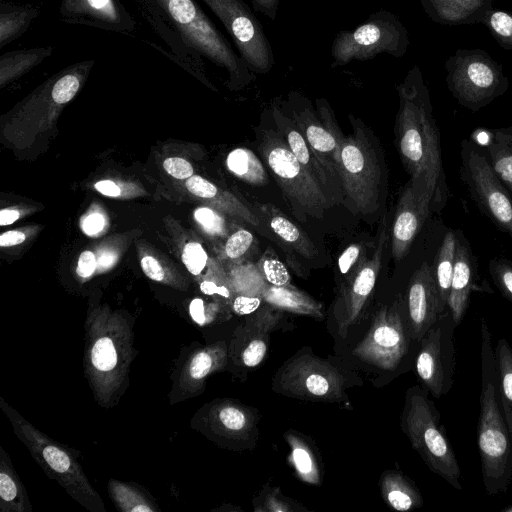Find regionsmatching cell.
<instances>
[{"instance_id": "6da1fadb", "label": "cell", "mask_w": 512, "mask_h": 512, "mask_svg": "<svg viewBox=\"0 0 512 512\" xmlns=\"http://www.w3.org/2000/svg\"><path fill=\"white\" fill-rule=\"evenodd\" d=\"M170 48V55L206 85L203 58L225 70L231 90L256 80L244 60L195 0H131Z\"/></svg>"}, {"instance_id": "7a4b0ae2", "label": "cell", "mask_w": 512, "mask_h": 512, "mask_svg": "<svg viewBox=\"0 0 512 512\" xmlns=\"http://www.w3.org/2000/svg\"><path fill=\"white\" fill-rule=\"evenodd\" d=\"M396 89L399 108L394 135L399 157L410 178L427 188L433 213H440L451 193L443 167L440 132L418 65L408 71Z\"/></svg>"}, {"instance_id": "3957f363", "label": "cell", "mask_w": 512, "mask_h": 512, "mask_svg": "<svg viewBox=\"0 0 512 512\" xmlns=\"http://www.w3.org/2000/svg\"><path fill=\"white\" fill-rule=\"evenodd\" d=\"M481 389L477 445L482 480L488 495L505 493L512 479V436L502 410L491 332L480 324Z\"/></svg>"}, {"instance_id": "277c9868", "label": "cell", "mask_w": 512, "mask_h": 512, "mask_svg": "<svg viewBox=\"0 0 512 512\" xmlns=\"http://www.w3.org/2000/svg\"><path fill=\"white\" fill-rule=\"evenodd\" d=\"M352 133L339 148L343 204L353 214L372 221L385 207L388 170L380 141L356 116L349 114Z\"/></svg>"}, {"instance_id": "5b68a950", "label": "cell", "mask_w": 512, "mask_h": 512, "mask_svg": "<svg viewBox=\"0 0 512 512\" xmlns=\"http://www.w3.org/2000/svg\"><path fill=\"white\" fill-rule=\"evenodd\" d=\"M260 155L269 168L293 215L300 221L322 219L334 206L318 181L297 160L289 146L272 128H255Z\"/></svg>"}, {"instance_id": "8992f818", "label": "cell", "mask_w": 512, "mask_h": 512, "mask_svg": "<svg viewBox=\"0 0 512 512\" xmlns=\"http://www.w3.org/2000/svg\"><path fill=\"white\" fill-rule=\"evenodd\" d=\"M421 386L408 388L401 413V429L431 472L457 490L461 471L440 413Z\"/></svg>"}, {"instance_id": "52a82bcc", "label": "cell", "mask_w": 512, "mask_h": 512, "mask_svg": "<svg viewBox=\"0 0 512 512\" xmlns=\"http://www.w3.org/2000/svg\"><path fill=\"white\" fill-rule=\"evenodd\" d=\"M357 375L304 347L275 373L272 390L287 397L313 402H342L346 389L357 384Z\"/></svg>"}, {"instance_id": "ba28073f", "label": "cell", "mask_w": 512, "mask_h": 512, "mask_svg": "<svg viewBox=\"0 0 512 512\" xmlns=\"http://www.w3.org/2000/svg\"><path fill=\"white\" fill-rule=\"evenodd\" d=\"M445 81L462 107L478 112L509 88L503 65L484 49L459 48L444 62Z\"/></svg>"}, {"instance_id": "9c48e42d", "label": "cell", "mask_w": 512, "mask_h": 512, "mask_svg": "<svg viewBox=\"0 0 512 512\" xmlns=\"http://www.w3.org/2000/svg\"><path fill=\"white\" fill-rule=\"evenodd\" d=\"M1 405L15 434L27 446L46 474L88 510L104 512L103 501L90 485L73 455L27 422L9 405H5L3 401Z\"/></svg>"}, {"instance_id": "30bf717a", "label": "cell", "mask_w": 512, "mask_h": 512, "mask_svg": "<svg viewBox=\"0 0 512 512\" xmlns=\"http://www.w3.org/2000/svg\"><path fill=\"white\" fill-rule=\"evenodd\" d=\"M410 45L409 34L400 19L381 9L354 30L337 32L331 46V67L345 66L352 61H367L380 54L403 57Z\"/></svg>"}, {"instance_id": "8fae6325", "label": "cell", "mask_w": 512, "mask_h": 512, "mask_svg": "<svg viewBox=\"0 0 512 512\" xmlns=\"http://www.w3.org/2000/svg\"><path fill=\"white\" fill-rule=\"evenodd\" d=\"M460 178L479 210L512 245V195L492 169L481 145L465 138L460 144Z\"/></svg>"}, {"instance_id": "7c38bea8", "label": "cell", "mask_w": 512, "mask_h": 512, "mask_svg": "<svg viewBox=\"0 0 512 512\" xmlns=\"http://www.w3.org/2000/svg\"><path fill=\"white\" fill-rule=\"evenodd\" d=\"M412 339L405 308L399 295L390 305L381 306L352 355L381 370L394 371L409 351ZM418 343V342H416Z\"/></svg>"}, {"instance_id": "4fadbf2b", "label": "cell", "mask_w": 512, "mask_h": 512, "mask_svg": "<svg viewBox=\"0 0 512 512\" xmlns=\"http://www.w3.org/2000/svg\"><path fill=\"white\" fill-rule=\"evenodd\" d=\"M281 106L297 124L319 161L342 189L339 148L345 136L328 101L318 98L315 110L307 97L291 91Z\"/></svg>"}, {"instance_id": "5bb4252c", "label": "cell", "mask_w": 512, "mask_h": 512, "mask_svg": "<svg viewBox=\"0 0 512 512\" xmlns=\"http://www.w3.org/2000/svg\"><path fill=\"white\" fill-rule=\"evenodd\" d=\"M457 328L447 308L427 330L419 342L415 370L421 387L435 399L446 395L454 383Z\"/></svg>"}, {"instance_id": "9a60e30c", "label": "cell", "mask_w": 512, "mask_h": 512, "mask_svg": "<svg viewBox=\"0 0 512 512\" xmlns=\"http://www.w3.org/2000/svg\"><path fill=\"white\" fill-rule=\"evenodd\" d=\"M123 325L94 324L89 333L88 374L98 397L105 401L120 388L129 367L130 335Z\"/></svg>"}, {"instance_id": "2e32d148", "label": "cell", "mask_w": 512, "mask_h": 512, "mask_svg": "<svg viewBox=\"0 0 512 512\" xmlns=\"http://www.w3.org/2000/svg\"><path fill=\"white\" fill-rule=\"evenodd\" d=\"M221 21L240 57L255 74H268L275 57L261 22L243 0H201Z\"/></svg>"}, {"instance_id": "e0dca14e", "label": "cell", "mask_w": 512, "mask_h": 512, "mask_svg": "<svg viewBox=\"0 0 512 512\" xmlns=\"http://www.w3.org/2000/svg\"><path fill=\"white\" fill-rule=\"evenodd\" d=\"M388 238L386 215L384 214L377 231L376 245L372 255L367 258L349 281L340 284L333 305V314L338 333L343 338L347 336L348 330L361 320L373 296Z\"/></svg>"}, {"instance_id": "ac0fdd59", "label": "cell", "mask_w": 512, "mask_h": 512, "mask_svg": "<svg viewBox=\"0 0 512 512\" xmlns=\"http://www.w3.org/2000/svg\"><path fill=\"white\" fill-rule=\"evenodd\" d=\"M431 213L432 201L427 188L409 178L399 196L392 223L391 254L395 262L409 253Z\"/></svg>"}, {"instance_id": "d6986e66", "label": "cell", "mask_w": 512, "mask_h": 512, "mask_svg": "<svg viewBox=\"0 0 512 512\" xmlns=\"http://www.w3.org/2000/svg\"><path fill=\"white\" fill-rule=\"evenodd\" d=\"M59 14L68 24L124 34L136 24L121 0H60Z\"/></svg>"}, {"instance_id": "ffe728a7", "label": "cell", "mask_w": 512, "mask_h": 512, "mask_svg": "<svg viewBox=\"0 0 512 512\" xmlns=\"http://www.w3.org/2000/svg\"><path fill=\"white\" fill-rule=\"evenodd\" d=\"M282 317V311L264 302L235 330L232 352L242 366L255 368L263 362L268 352L270 334Z\"/></svg>"}, {"instance_id": "44dd1931", "label": "cell", "mask_w": 512, "mask_h": 512, "mask_svg": "<svg viewBox=\"0 0 512 512\" xmlns=\"http://www.w3.org/2000/svg\"><path fill=\"white\" fill-rule=\"evenodd\" d=\"M259 412L238 401L225 400L213 405L209 412L212 432L234 449H253L259 439Z\"/></svg>"}, {"instance_id": "7402d4cb", "label": "cell", "mask_w": 512, "mask_h": 512, "mask_svg": "<svg viewBox=\"0 0 512 512\" xmlns=\"http://www.w3.org/2000/svg\"><path fill=\"white\" fill-rule=\"evenodd\" d=\"M278 133L285 140L290 150L302 166L318 181L331 202L343 203V192L322 165L304 138L300 129L290 115L278 103H273L269 109Z\"/></svg>"}, {"instance_id": "603a6c76", "label": "cell", "mask_w": 512, "mask_h": 512, "mask_svg": "<svg viewBox=\"0 0 512 512\" xmlns=\"http://www.w3.org/2000/svg\"><path fill=\"white\" fill-rule=\"evenodd\" d=\"M405 308L411 337L419 343L440 315L433 268L428 262H423L410 278Z\"/></svg>"}, {"instance_id": "cb8c5ba5", "label": "cell", "mask_w": 512, "mask_h": 512, "mask_svg": "<svg viewBox=\"0 0 512 512\" xmlns=\"http://www.w3.org/2000/svg\"><path fill=\"white\" fill-rule=\"evenodd\" d=\"M253 207L267 230V237L276 241L287 257L291 250L306 259L318 256V249L313 241L280 209L270 203Z\"/></svg>"}, {"instance_id": "d4e9b609", "label": "cell", "mask_w": 512, "mask_h": 512, "mask_svg": "<svg viewBox=\"0 0 512 512\" xmlns=\"http://www.w3.org/2000/svg\"><path fill=\"white\" fill-rule=\"evenodd\" d=\"M457 232V251L447 308L458 326L466 315L471 293L476 287L477 261L468 241L460 230Z\"/></svg>"}, {"instance_id": "484cf974", "label": "cell", "mask_w": 512, "mask_h": 512, "mask_svg": "<svg viewBox=\"0 0 512 512\" xmlns=\"http://www.w3.org/2000/svg\"><path fill=\"white\" fill-rule=\"evenodd\" d=\"M494 0H419L435 23L447 26L482 24Z\"/></svg>"}, {"instance_id": "4316f807", "label": "cell", "mask_w": 512, "mask_h": 512, "mask_svg": "<svg viewBox=\"0 0 512 512\" xmlns=\"http://www.w3.org/2000/svg\"><path fill=\"white\" fill-rule=\"evenodd\" d=\"M262 299L282 312L309 316L318 320L325 318L323 305L293 285L273 286L267 284L262 292Z\"/></svg>"}, {"instance_id": "83f0119b", "label": "cell", "mask_w": 512, "mask_h": 512, "mask_svg": "<svg viewBox=\"0 0 512 512\" xmlns=\"http://www.w3.org/2000/svg\"><path fill=\"white\" fill-rule=\"evenodd\" d=\"M380 490L386 504L396 511L406 512L423 506V497L418 487L399 470H386L382 473Z\"/></svg>"}, {"instance_id": "f1b7e54d", "label": "cell", "mask_w": 512, "mask_h": 512, "mask_svg": "<svg viewBox=\"0 0 512 512\" xmlns=\"http://www.w3.org/2000/svg\"><path fill=\"white\" fill-rule=\"evenodd\" d=\"M485 133L488 140L481 146L492 169L512 195V125Z\"/></svg>"}, {"instance_id": "f546056e", "label": "cell", "mask_w": 512, "mask_h": 512, "mask_svg": "<svg viewBox=\"0 0 512 512\" xmlns=\"http://www.w3.org/2000/svg\"><path fill=\"white\" fill-rule=\"evenodd\" d=\"M457 243L458 232L447 230L437 250L434 264L432 265L440 314L447 309L454 272Z\"/></svg>"}, {"instance_id": "4dcf8cb0", "label": "cell", "mask_w": 512, "mask_h": 512, "mask_svg": "<svg viewBox=\"0 0 512 512\" xmlns=\"http://www.w3.org/2000/svg\"><path fill=\"white\" fill-rule=\"evenodd\" d=\"M54 48L52 46L33 47L7 51L0 55V87L31 71L50 57Z\"/></svg>"}, {"instance_id": "1f68e13d", "label": "cell", "mask_w": 512, "mask_h": 512, "mask_svg": "<svg viewBox=\"0 0 512 512\" xmlns=\"http://www.w3.org/2000/svg\"><path fill=\"white\" fill-rule=\"evenodd\" d=\"M289 445V460L300 480L311 485H320L322 471L316 451L310 443L296 431L285 433Z\"/></svg>"}, {"instance_id": "d6a6232c", "label": "cell", "mask_w": 512, "mask_h": 512, "mask_svg": "<svg viewBox=\"0 0 512 512\" xmlns=\"http://www.w3.org/2000/svg\"><path fill=\"white\" fill-rule=\"evenodd\" d=\"M40 9L31 4L0 1V48L17 40L39 16Z\"/></svg>"}, {"instance_id": "836d02e7", "label": "cell", "mask_w": 512, "mask_h": 512, "mask_svg": "<svg viewBox=\"0 0 512 512\" xmlns=\"http://www.w3.org/2000/svg\"><path fill=\"white\" fill-rule=\"evenodd\" d=\"M228 359L224 342L207 346L196 352L188 362L186 375L191 389H198L211 373L222 369Z\"/></svg>"}, {"instance_id": "e575fe53", "label": "cell", "mask_w": 512, "mask_h": 512, "mask_svg": "<svg viewBox=\"0 0 512 512\" xmlns=\"http://www.w3.org/2000/svg\"><path fill=\"white\" fill-rule=\"evenodd\" d=\"M494 356L498 373L500 402L512 436V348L505 338H500L494 347Z\"/></svg>"}, {"instance_id": "d590c367", "label": "cell", "mask_w": 512, "mask_h": 512, "mask_svg": "<svg viewBox=\"0 0 512 512\" xmlns=\"http://www.w3.org/2000/svg\"><path fill=\"white\" fill-rule=\"evenodd\" d=\"M226 165L232 174L250 185L263 186L269 181L263 163L248 148L238 147L230 151Z\"/></svg>"}, {"instance_id": "8d00e7d4", "label": "cell", "mask_w": 512, "mask_h": 512, "mask_svg": "<svg viewBox=\"0 0 512 512\" xmlns=\"http://www.w3.org/2000/svg\"><path fill=\"white\" fill-rule=\"evenodd\" d=\"M0 469V499L2 511H30L23 486L12 469L9 459L2 450Z\"/></svg>"}, {"instance_id": "74e56055", "label": "cell", "mask_w": 512, "mask_h": 512, "mask_svg": "<svg viewBox=\"0 0 512 512\" xmlns=\"http://www.w3.org/2000/svg\"><path fill=\"white\" fill-rule=\"evenodd\" d=\"M109 493L119 510L126 512H151L156 510L136 489L116 480H110Z\"/></svg>"}, {"instance_id": "f35d334b", "label": "cell", "mask_w": 512, "mask_h": 512, "mask_svg": "<svg viewBox=\"0 0 512 512\" xmlns=\"http://www.w3.org/2000/svg\"><path fill=\"white\" fill-rule=\"evenodd\" d=\"M482 24L502 49L512 50L511 12L493 8L485 15Z\"/></svg>"}, {"instance_id": "ab89813d", "label": "cell", "mask_w": 512, "mask_h": 512, "mask_svg": "<svg viewBox=\"0 0 512 512\" xmlns=\"http://www.w3.org/2000/svg\"><path fill=\"white\" fill-rule=\"evenodd\" d=\"M368 257L366 243H352L345 248L337 260L340 284L349 281Z\"/></svg>"}, {"instance_id": "60d3db41", "label": "cell", "mask_w": 512, "mask_h": 512, "mask_svg": "<svg viewBox=\"0 0 512 512\" xmlns=\"http://www.w3.org/2000/svg\"><path fill=\"white\" fill-rule=\"evenodd\" d=\"M306 510L298 503L283 496L278 488H268L254 500L256 512H292Z\"/></svg>"}, {"instance_id": "b9f144b4", "label": "cell", "mask_w": 512, "mask_h": 512, "mask_svg": "<svg viewBox=\"0 0 512 512\" xmlns=\"http://www.w3.org/2000/svg\"><path fill=\"white\" fill-rule=\"evenodd\" d=\"M257 269L269 285H292L290 274L285 265L268 250L259 260Z\"/></svg>"}, {"instance_id": "7bdbcfd3", "label": "cell", "mask_w": 512, "mask_h": 512, "mask_svg": "<svg viewBox=\"0 0 512 512\" xmlns=\"http://www.w3.org/2000/svg\"><path fill=\"white\" fill-rule=\"evenodd\" d=\"M488 271L501 295L512 303V261L494 257L489 261Z\"/></svg>"}, {"instance_id": "ee69618b", "label": "cell", "mask_w": 512, "mask_h": 512, "mask_svg": "<svg viewBox=\"0 0 512 512\" xmlns=\"http://www.w3.org/2000/svg\"><path fill=\"white\" fill-rule=\"evenodd\" d=\"M254 245V235L247 229L238 228L228 236L224 245V254L230 261H240L251 253Z\"/></svg>"}, {"instance_id": "f6af8a7d", "label": "cell", "mask_w": 512, "mask_h": 512, "mask_svg": "<svg viewBox=\"0 0 512 512\" xmlns=\"http://www.w3.org/2000/svg\"><path fill=\"white\" fill-rule=\"evenodd\" d=\"M195 220L203 230L213 237H223L227 234L225 218L209 207H200L194 212Z\"/></svg>"}, {"instance_id": "bcb514c9", "label": "cell", "mask_w": 512, "mask_h": 512, "mask_svg": "<svg viewBox=\"0 0 512 512\" xmlns=\"http://www.w3.org/2000/svg\"><path fill=\"white\" fill-rule=\"evenodd\" d=\"M182 260L191 274L200 275L206 267L208 256L200 243L190 242L183 249Z\"/></svg>"}, {"instance_id": "7dc6e473", "label": "cell", "mask_w": 512, "mask_h": 512, "mask_svg": "<svg viewBox=\"0 0 512 512\" xmlns=\"http://www.w3.org/2000/svg\"><path fill=\"white\" fill-rule=\"evenodd\" d=\"M189 312L195 323L200 326H204L213 322L217 318V315L220 312V306L214 303H210L206 306L202 299L195 298L189 305Z\"/></svg>"}, {"instance_id": "c3c4849f", "label": "cell", "mask_w": 512, "mask_h": 512, "mask_svg": "<svg viewBox=\"0 0 512 512\" xmlns=\"http://www.w3.org/2000/svg\"><path fill=\"white\" fill-rule=\"evenodd\" d=\"M264 301L261 296L237 294L231 301V307L235 314L251 315L262 307Z\"/></svg>"}, {"instance_id": "681fc988", "label": "cell", "mask_w": 512, "mask_h": 512, "mask_svg": "<svg viewBox=\"0 0 512 512\" xmlns=\"http://www.w3.org/2000/svg\"><path fill=\"white\" fill-rule=\"evenodd\" d=\"M186 187L193 195L206 200L211 199L218 192V187L210 181L198 176L192 175L186 181Z\"/></svg>"}, {"instance_id": "f907efd6", "label": "cell", "mask_w": 512, "mask_h": 512, "mask_svg": "<svg viewBox=\"0 0 512 512\" xmlns=\"http://www.w3.org/2000/svg\"><path fill=\"white\" fill-rule=\"evenodd\" d=\"M165 171L174 178L184 180L193 175L192 165L183 158L170 157L163 162Z\"/></svg>"}, {"instance_id": "816d5d0a", "label": "cell", "mask_w": 512, "mask_h": 512, "mask_svg": "<svg viewBox=\"0 0 512 512\" xmlns=\"http://www.w3.org/2000/svg\"><path fill=\"white\" fill-rule=\"evenodd\" d=\"M200 290L202 293L213 296L217 295L225 300L232 301L236 295L232 285L225 282H218L214 280H204L200 283Z\"/></svg>"}, {"instance_id": "f5cc1de1", "label": "cell", "mask_w": 512, "mask_h": 512, "mask_svg": "<svg viewBox=\"0 0 512 512\" xmlns=\"http://www.w3.org/2000/svg\"><path fill=\"white\" fill-rule=\"evenodd\" d=\"M141 268L145 275L154 281H163L164 270L159 262L152 256H144L141 260Z\"/></svg>"}, {"instance_id": "db71d44e", "label": "cell", "mask_w": 512, "mask_h": 512, "mask_svg": "<svg viewBox=\"0 0 512 512\" xmlns=\"http://www.w3.org/2000/svg\"><path fill=\"white\" fill-rule=\"evenodd\" d=\"M97 267V259L93 252L84 251L78 259L77 274L81 277H89Z\"/></svg>"}, {"instance_id": "11a10c76", "label": "cell", "mask_w": 512, "mask_h": 512, "mask_svg": "<svg viewBox=\"0 0 512 512\" xmlns=\"http://www.w3.org/2000/svg\"><path fill=\"white\" fill-rule=\"evenodd\" d=\"M280 0H251L254 11L261 13L268 19L275 21Z\"/></svg>"}, {"instance_id": "9f6ffc18", "label": "cell", "mask_w": 512, "mask_h": 512, "mask_svg": "<svg viewBox=\"0 0 512 512\" xmlns=\"http://www.w3.org/2000/svg\"><path fill=\"white\" fill-rule=\"evenodd\" d=\"M104 225V217L99 213H93L84 219L82 229L88 235H95L103 229Z\"/></svg>"}, {"instance_id": "6f0895ef", "label": "cell", "mask_w": 512, "mask_h": 512, "mask_svg": "<svg viewBox=\"0 0 512 512\" xmlns=\"http://www.w3.org/2000/svg\"><path fill=\"white\" fill-rule=\"evenodd\" d=\"M25 239L26 235L20 231H7L0 236V246L9 247L18 245L24 242Z\"/></svg>"}, {"instance_id": "680465c9", "label": "cell", "mask_w": 512, "mask_h": 512, "mask_svg": "<svg viewBox=\"0 0 512 512\" xmlns=\"http://www.w3.org/2000/svg\"><path fill=\"white\" fill-rule=\"evenodd\" d=\"M95 188L100 193L110 197L119 196L121 193L120 188L114 182L109 180H102L97 182L95 184Z\"/></svg>"}, {"instance_id": "91938a15", "label": "cell", "mask_w": 512, "mask_h": 512, "mask_svg": "<svg viewBox=\"0 0 512 512\" xmlns=\"http://www.w3.org/2000/svg\"><path fill=\"white\" fill-rule=\"evenodd\" d=\"M19 218V212L12 209H2L0 212V224L9 225Z\"/></svg>"}, {"instance_id": "94428289", "label": "cell", "mask_w": 512, "mask_h": 512, "mask_svg": "<svg viewBox=\"0 0 512 512\" xmlns=\"http://www.w3.org/2000/svg\"><path fill=\"white\" fill-rule=\"evenodd\" d=\"M116 260V255L110 251H103L99 254L97 265L102 268L110 267Z\"/></svg>"}, {"instance_id": "6125c7cd", "label": "cell", "mask_w": 512, "mask_h": 512, "mask_svg": "<svg viewBox=\"0 0 512 512\" xmlns=\"http://www.w3.org/2000/svg\"><path fill=\"white\" fill-rule=\"evenodd\" d=\"M501 512H512V504H509L507 507L501 509Z\"/></svg>"}]
</instances>
